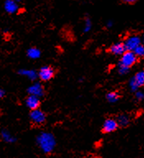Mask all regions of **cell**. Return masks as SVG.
<instances>
[{
	"instance_id": "cell-1",
	"label": "cell",
	"mask_w": 144,
	"mask_h": 158,
	"mask_svg": "<svg viewBox=\"0 0 144 158\" xmlns=\"http://www.w3.org/2000/svg\"><path fill=\"white\" fill-rule=\"evenodd\" d=\"M138 59L139 58L137 56L134 51L126 50L122 54L121 58L119 59V65L130 69L134 64H136L138 62Z\"/></svg>"
},
{
	"instance_id": "cell-2",
	"label": "cell",
	"mask_w": 144,
	"mask_h": 158,
	"mask_svg": "<svg viewBox=\"0 0 144 158\" xmlns=\"http://www.w3.org/2000/svg\"><path fill=\"white\" fill-rule=\"evenodd\" d=\"M38 141H39V144L41 147V148L45 152H50V151L53 150V148L55 147V139H54L51 134L44 133L39 138Z\"/></svg>"
},
{
	"instance_id": "cell-3",
	"label": "cell",
	"mask_w": 144,
	"mask_h": 158,
	"mask_svg": "<svg viewBox=\"0 0 144 158\" xmlns=\"http://www.w3.org/2000/svg\"><path fill=\"white\" fill-rule=\"evenodd\" d=\"M30 120L32 125L40 127V126L45 124V121H46V115L42 110H40V109L33 110L30 113Z\"/></svg>"
},
{
	"instance_id": "cell-4",
	"label": "cell",
	"mask_w": 144,
	"mask_h": 158,
	"mask_svg": "<svg viewBox=\"0 0 144 158\" xmlns=\"http://www.w3.org/2000/svg\"><path fill=\"white\" fill-rule=\"evenodd\" d=\"M56 71L52 66H43L38 71V77L41 81H50L55 77Z\"/></svg>"
},
{
	"instance_id": "cell-5",
	"label": "cell",
	"mask_w": 144,
	"mask_h": 158,
	"mask_svg": "<svg viewBox=\"0 0 144 158\" xmlns=\"http://www.w3.org/2000/svg\"><path fill=\"white\" fill-rule=\"evenodd\" d=\"M119 128L117 119L114 118H108L105 120L101 128L102 133H109L116 131Z\"/></svg>"
},
{
	"instance_id": "cell-6",
	"label": "cell",
	"mask_w": 144,
	"mask_h": 158,
	"mask_svg": "<svg viewBox=\"0 0 144 158\" xmlns=\"http://www.w3.org/2000/svg\"><path fill=\"white\" fill-rule=\"evenodd\" d=\"M126 50L124 42H117V43L111 44L107 49L106 51L109 54H114V55H122Z\"/></svg>"
},
{
	"instance_id": "cell-7",
	"label": "cell",
	"mask_w": 144,
	"mask_h": 158,
	"mask_svg": "<svg viewBox=\"0 0 144 158\" xmlns=\"http://www.w3.org/2000/svg\"><path fill=\"white\" fill-rule=\"evenodd\" d=\"M40 97L35 95L29 94V96L26 98V105L31 110L39 109L40 106Z\"/></svg>"
},
{
	"instance_id": "cell-8",
	"label": "cell",
	"mask_w": 144,
	"mask_h": 158,
	"mask_svg": "<svg viewBox=\"0 0 144 158\" xmlns=\"http://www.w3.org/2000/svg\"><path fill=\"white\" fill-rule=\"evenodd\" d=\"M140 44H141V39L138 35H131V36L128 37L126 40L124 41V44H125L127 50H133V51Z\"/></svg>"
},
{
	"instance_id": "cell-9",
	"label": "cell",
	"mask_w": 144,
	"mask_h": 158,
	"mask_svg": "<svg viewBox=\"0 0 144 158\" xmlns=\"http://www.w3.org/2000/svg\"><path fill=\"white\" fill-rule=\"evenodd\" d=\"M27 92L29 94H32L39 97H41V96H44L45 93V87L40 83H35L27 89Z\"/></svg>"
},
{
	"instance_id": "cell-10",
	"label": "cell",
	"mask_w": 144,
	"mask_h": 158,
	"mask_svg": "<svg viewBox=\"0 0 144 158\" xmlns=\"http://www.w3.org/2000/svg\"><path fill=\"white\" fill-rule=\"evenodd\" d=\"M4 8H5L6 12L10 14H13L17 12V10L18 9V5L15 0H6L4 2Z\"/></svg>"
},
{
	"instance_id": "cell-11",
	"label": "cell",
	"mask_w": 144,
	"mask_h": 158,
	"mask_svg": "<svg viewBox=\"0 0 144 158\" xmlns=\"http://www.w3.org/2000/svg\"><path fill=\"white\" fill-rule=\"evenodd\" d=\"M116 119L118 121V123H119V125L120 128H126L129 125V123H130L129 116H128L127 114H119L117 117Z\"/></svg>"
},
{
	"instance_id": "cell-12",
	"label": "cell",
	"mask_w": 144,
	"mask_h": 158,
	"mask_svg": "<svg viewBox=\"0 0 144 158\" xmlns=\"http://www.w3.org/2000/svg\"><path fill=\"white\" fill-rule=\"evenodd\" d=\"M133 80L138 87L144 86V70H142V71L137 73Z\"/></svg>"
},
{
	"instance_id": "cell-13",
	"label": "cell",
	"mask_w": 144,
	"mask_h": 158,
	"mask_svg": "<svg viewBox=\"0 0 144 158\" xmlns=\"http://www.w3.org/2000/svg\"><path fill=\"white\" fill-rule=\"evenodd\" d=\"M120 97H121V96L117 91H110L109 93H107L106 96H105L106 100L110 103L116 102L117 101H119Z\"/></svg>"
},
{
	"instance_id": "cell-14",
	"label": "cell",
	"mask_w": 144,
	"mask_h": 158,
	"mask_svg": "<svg viewBox=\"0 0 144 158\" xmlns=\"http://www.w3.org/2000/svg\"><path fill=\"white\" fill-rule=\"evenodd\" d=\"M27 54L30 59H37L40 56V51L36 48H31L28 49Z\"/></svg>"
},
{
	"instance_id": "cell-15",
	"label": "cell",
	"mask_w": 144,
	"mask_h": 158,
	"mask_svg": "<svg viewBox=\"0 0 144 158\" xmlns=\"http://www.w3.org/2000/svg\"><path fill=\"white\" fill-rule=\"evenodd\" d=\"M134 51L139 59H144V44H139L138 46L137 47Z\"/></svg>"
},
{
	"instance_id": "cell-16",
	"label": "cell",
	"mask_w": 144,
	"mask_h": 158,
	"mask_svg": "<svg viewBox=\"0 0 144 158\" xmlns=\"http://www.w3.org/2000/svg\"><path fill=\"white\" fill-rule=\"evenodd\" d=\"M23 73H23V74H26V75H28V77H31V79H34L36 77H37L38 74H36L34 71H27V70H23V71H22Z\"/></svg>"
},
{
	"instance_id": "cell-17",
	"label": "cell",
	"mask_w": 144,
	"mask_h": 158,
	"mask_svg": "<svg viewBox=\"0 0 144 158\" xmlns=\"http://www.w3.org/2000/svg\"><path fill=\"white\" fill-rule=\"evenodd\" d=\"M121 1L124 3H127V4H134L136 2H138V0H121Z\"/></svg>"
},
{
	"instance_id": "cell-18",
	"label": "cell",
	"mask_w": 144,
	"mask_h": 158,
	"mask_svg": "<svg viewBox=\"0 0 144 158\" xmlns=\"http://www.w3.org/2000/svg\"><path fill=\"white\" fill-rule=\"evenodd\" d=\"M4 96H5V91H3V89H0V97L3 98Z\"/></svg>"
},
{
	"instance_id": "cell-19",
	"label": "cell",
	"mask_w": 144,
	"mask_h": 158,
	"mask_svg": "<svg viewBox=\"0 0 144 158\" xmlns=\"http://www.w3.org/2000/svg\"><path fill=\"white\" fill-rule=\"evenodd\" d=\"M16 2H21V1H22V0H15Z\"/></svg>"
},
{
	"instance_id": "cell-20",
	"label": "cell",
	"mask_w": 144,
	"mask_h": 158,
	"mask_svg": "<svg viewBox=\"0 0 144 158\" xmlns=\"http://www.w3.org/2000/svg\"><path fill=\"white\" fill-rule=\"evenodd\" d=\"M143 41H144V38H143Z\"/></svg>"
}]
</instances>
